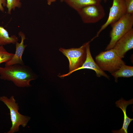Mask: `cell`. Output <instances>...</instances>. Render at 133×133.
Instances as JSON below:
<instances>
[{
  "mask_svg": "<svg viewBox=\"0 0 133 133\" xmlns=\"http://www.w3.org/2000/svg\"><path fill=\"white\" fill-rule=\"evenodd\" d=\"M0 78L11 81L19 87H29L31 86L30 82L35 80L36 76L29 66L16 64L0 67Z\"/></svg>",
  "mask_w": 133,
  "mask_h": 133,
  "instance_id": "1",
  "label": "cell"
},
{
  "mask_svg": "<svg viewBox=\"0 0 133 133\" xmlns=\"http://www.w3.org/2000/svg\"><path fill=\"white\" fill-rule=\"evenodd\" d=\"M0 101L6 106L10 111L12 126L7 133H14L18 132L19 127L21 126L25 127L31 119L30 117L23 115L18 112L19 106L13 96L9 98L6 96L0 97Z\"/></svg>",
  "mask_w": 133,
  "mask_h": 133,
  "instance_id": "2",
  "label": "cell"
},
{
  "mask_svg": "<svg viewBox=\"0 0 133 133\" xmlns=\"http://www.w3.org/2000/svg\"><path fill=\"white\" fill-rule=\"evenodd\" d=\"M96 38L95 36L90 41L78 48L59 49V50L67 58L69 62V72L66 74L59 76V77H64L69 75L82 66L86 58V46Z\"/></svg>",
  "mask_w": 133,
  "mask_h": 133,
  "instance_id": "3",
  "label": "cell"
},
{
  "mask_svg": "<svg viewBox=\"0 0 133 133\" xmlns=\"http://www.w3.org/2000/svg\"><path fill=\"white\" fill-rule=\"evenodd\" d=\"M110 25L112 27L110 33L111 40L105 50L113 48L117 42L133 28V14L127 13Z\"/></svg>",
  "mask_w": 133,
  "mask_h": 133,
  "instance_id": "4",
  "label": "cell"
},
{
  "mask_svg": "<svg viewBox=\"0 0 133 133\" xmlns=\"http://www.w3.org/2000/svg\"><path fill=\"white\" fill-rule=\"evenodd\" d=\"M105 50L101 52L95 57L96 62L103 71L112 73L125 64L113 48Z\"/></svg>",
  "mask_w": 133,
  "mask_h": 133,
  "instance_id": "5",
  "label": "cell"
},
{
  "mask_svg": "<svg viewBox=\"0 0 133 133\" xmlns=\"http://www.w3.org/2000/svg\"><path fill=\"white\" fill-rule=\"evenodd\" d=\"M83 21L85 23L98 22L105 16L104 9L100 3L88 6L76 11Z\"/></svg>",
  "mask_w": 133,
  "mask_h": 133,
  "instance_id": "6",
  "label": "cell"
},
{
  "mask_svg": "<svg viewBox=\"0 0 133 133\" xmlns=\"http://www.w3.org/2000/svg\"><path fill=\"white\" fill-rule=\"evenodd\" d=\"M126 14L125 0H113L107 20L98 31L96 37L108 26L116 21Z\"/></svg>",
  "mask_w": 133,
  "mask_h": 133,
  "instance_id": "7",
  "label": "cell"
},
{
  "mask_svg": "<svg viewBox=\"0 0 133 133\" xmlns=\"http://www.w3.org/2000/svg\"><path fill=\"white\" fill-rule=\"evenodd\" d=\"M133 48V29H132L116 43L113 49L121 58Z\"/></svg>",
  "mask_w": 133,
  "mask_h": 133,
  "instance_id": "8",
  "label": "cell"
},
{
  "mask_svg": "<svg viewBox=\"0 0 133 133\" xmlns=\"http://www.w3.org/2000/svg\"><path fill=\"white\" fill-rule=\"evenodd\" d=\"M18 35L21 38V41L19 43L17 42L16 43L15 52L11 59L5 63V66L16 64H24L22 57L27 46V45L24 44V40L26 38L24 34L21 32H19Z\"/></svg>",
  "mask_w": 133,
  "mask_h": 133,
  "instance_id": "9",
  "label": "cell"
},
{
  "mask_svg": "<svg viewBox=\"0 0 133 133\" xmlns=\"http://www.w3.org/2000/svg\"><path fill=\"white\" fill-rule=\"evenodd\" d=\"M86 57L84 62L82 66L76 70L75 71L84 69H91L95 71L97 77H100L103 76L109 79V77L101 69L92 58L90 51L89 43L86 46Z\"/></svg>",
  "mask_w": 133,
  "mask_h": 133,
  "instance_id": "10",
  "label": "cell"
},
{
  "mask_svg": "<svg viewBox=\"0 0 133 133\" xmlns=\"http://www.w3.org/2000/svg\"><path fill=\"white\" fill-rule=\"evenodd\" d=\"M133 99H132L127 101L123 98L117 101L115 104L117 107L121 109L124 114V120L122 127L118 130H113L112 132L114 133H127L128 127L131 121L133 120V118L128 117L126 114V108L128 105L133 104Z\"/></svg>",
  "mask_w": 133,
  "mask_h": 133,
  "instance_id": "11",
  "label": "cell"
},
{
  "mask_svg": "<svg viewBox=\"0 0 133 133\" xmlns=\"http://www.w3.org/2000/svg\"><path fill=\"white\" fill-rule=\"evenodd\" d=\"M76 11L84 7L100 3L101 0H62Z\"/></svg>",
  "mask_w": 133,
  "mask_h": 133,
  "instance_id": "12",
  "label": "cell"
},
{
  "mask_svg": "<svg viewBox=\"0 0 133 133\" xmlns=\"http://www.w3.org/2000/svg\"><path fill=\"white\" fill-rule=\"evenodd\" d=\"M18 40V37L15 35L10 36L7 31L0 25V46L15 44Z\"/></svg>",
  "mask_w": 133,
  "mask_h": 133,
  "instance_id": "13",
  "label": "cell"
},
{
  "mask_svg": "<svg viewBox=\"0 0 133 133\" xmlns=\"http://www.w3.org/2000/svg\"><path fill=\"white\" fill-rule=\"evenodd\" d=\"M115 78L116 82L118 78L130 77L133 76V67L124 64L117 70L111 73Z\"/></svg>",
  "mask_w": 133,
  "mask_h": 133,
  "instance_id": "14",
  "label": "cell"
},
{
  "mask_svg": "<svg viewBox=\"0 0 133 133\" xmlns=\"http://www.w3.org/2000/svg\"><path fill=\"white\" fill-rule=\"evenodd\" d=\"M14 54L8 52L3 46H0V65L3 63H5L10 60Z\"/></svg>",
  "mask_w": 133,
  "mask_h": 133,
  "instance_id": "15",
  "label": "cell"
},
{
  "mask_svg": "<svg viewBox=\"0 0 133 133\" xmlns=\"http://www.w3.org/2000/svg\"><path fill=\"white\" fill-rule=\"evenodd\" d=\"M22 0H6V6L8 9V13L11 14L12 10H15L16 7H21V3L20 1Z\"/></svg>",
  "mask_w": 133,
  "mask_h": 133,
  "instance_id": "16",
  "label": "cell"
},
{
  "mask_svg": "<svg viewBox=\"0 0 133 133\" xmlns=\"http://www.w3.org/2000/svg\"><path fill=\"white\" fill-rule=\"evenodd\" d=\"M127 13L133 14V0H125Z\"/></svg>",
  "mask_w": 133,
  "mask_h": 133,
  "instance_id": "17",
  "label": "cell"
},
{
  "mask_svg": "<svg viewBox=\"0 0 133 133\" xmlns=\"http://www.w3.org/2000/svg\"><path fill=\"white\" fill-rule=\"evenodd\" d=\"M6 0H0V10L4 12V9L3 7L6 6Z\"/></svg>",
  "mask_w": 133,
  "mask_h": 133,
  "instance_id": "18",
  "label": "cell"
},
{
  "mask_svg": "<svg viewBox=\"0 0 133 133\" xmlns=\"http://www.w3.org/2000/svg\"><path fill=\"white\" fill-rule=\"evenodd\" d=\"M56 0H47V4L50 5L53 2L55 1Z\"/></svg>",
  "mask_w": 133,
  "mask_h": 133,
  "instance_id": "19",
  "label": "cell"
},
{
  "mask_svg": "<svg viewBox=\"0 0 133 133\" xmlns=\"http://www.w3.org/2000/svg\"><path fill=\"white\" fill-rule=\"evenodd\" d=\"M104 1H106V0H104Z\"/></svg>",
  "mask_w": 133,
  "mask_h": 133,
  "instance_id": "20",
  "label": "cell"
},
{
  "mask_svg": "<svg viewBox=\"0 0 133 133\" xmlns=\"http://www.w3.org/2000/svg\"><path fill=\"white\" fill-rule=\"evenodd\" d=\"M62 0H61V1Z\"/></svg>",
  "mask_w": 133,
  "mask_h": 133,
  "instance_id": "21",
  "label": "cell"
}]
</instances>
